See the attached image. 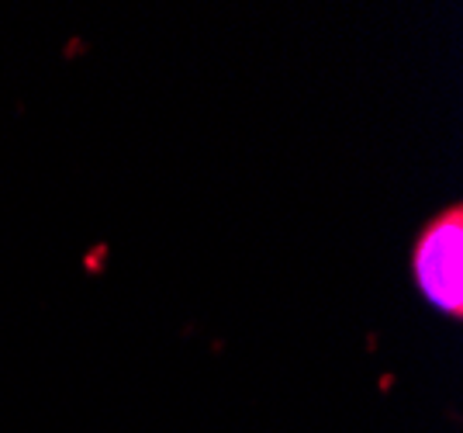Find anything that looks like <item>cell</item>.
Segmentation results:
<instances>
[{
    "label": "cell",
    "mask_w": 463,
    "mask_h": 433,
    "mask_svg": "<svg viewBox=\"0 0 463 433\" xmlns=\"http://www.w3.org/2000/svg\"><path fill=\"white\" fill-rule=\"evenodd\" d=\"M412 274L419 292L436 309L460 316L463 309V215L460 208L442 212L422 229L412 250Z\"/></svg>",
    "instance_id": "cell-1"
}]
</instances>
